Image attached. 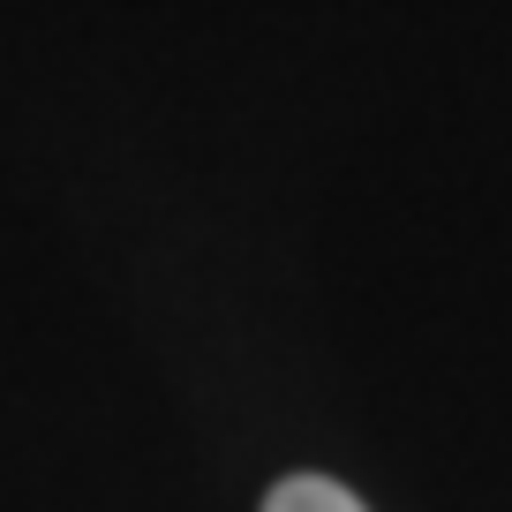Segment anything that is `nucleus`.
Returning <instances> with one entry per match:
<instances>
[{"mask_svg":"<svg viewBox=\"0 0 512 512\" xmlns=\"http://www.w3.org/2000/svg\"><path fill=\"white\" fill-rule=\"evenodd\" d=\"M264 512H369V505L354 490H339V482H324V475H287L264 497Z\"/></svg>","mask_w":512,"mask_h":512,"instance_id":"obj_1","label":"nucleus"}]
</instances>
